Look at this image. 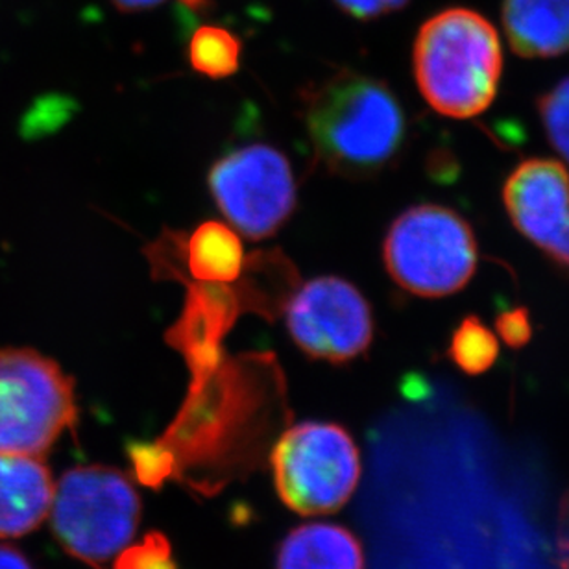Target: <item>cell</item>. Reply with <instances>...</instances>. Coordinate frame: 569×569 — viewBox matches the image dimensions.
<instances>
[{
	"label": "cell",
	"mask_w": 569,
	"mask_h": 569,
	"mask_svg": "<svg viewBox=\"0 0 569 569\" xmlns=\"http://www.w3.org/2000/svg\"><path fill=\"white\" fill-rule=\"evenodd\" d=\"M496 329H498L499 337H501L505 345L515 348V350L523 348L532 337L529 312H527V309H520V307L499 312V317L496 318Z\"/></svg>",
	"instance_id": "cell-18"
},
{
	"label": "cell",
	"mask_w": 569,
	"mask_h": 569,
	"mask_svg": "<svg viewBox=\"0 0 569 569\" xmlns=\"http://www.w3.org/2000/svg\"><path fill=\"white\" fill-rule=\"evenodd\" d=\"M503 27L516 54H565L569 50V0H505Z\"/></svg>",
	"instance_id": "cell-11"
},
{
	"label": "cell",
	"mask_w": 569,
	"mask_h": 569,
	"mask_svg": "<svg viewBox=\"0 0 569 569\" xmlns=\"http://www.w3.org/2000/svg\"><path fill=\"white\" fill-rule=\"evenodd\" d=\"M209 191L231 228L252 241L278 233L298 198L289 159L269 144L237 148L214 161Z\"/></svg>",
	"instance_id": "cell-7"
},
{
	"label": "cell",
	"mask_w": 569,
	"mask_h": 569,
	"mask_svg": "<svg viewBox=\"0 0 569 569\" xmlns=\"http://www.w3.org/2000/svg\"><path fill=\"white\" fill-rule=\"evenodd\" d=\"M78 422L74 381L30 348H0V453L41 457Z\"/></svg>",
	"instance_id": "cell-5"
},
{
	"label": "cell",
	"mask_w": 569,
	"mask_h": 569,
	"mask_svg": "<svg viewBox=\"0 0 569 569\" xmlns=\"http://www.w3.org/2000/svg\"><path fill=\"white\" fill-rule=\"evenodd\" d=\"M562 569H569V560H565V562H562Z\"/></svg>",
	"instance_id": "cell-23"
},
{
	"label": "cell",
	"mask_w": 569,
	"mask_h": 569,
	"mask_svg": "<svg viewBox=\"0 0 569 569\" xmlns=\"http://www.w3.org/2000/svg\"><path fill=\"white\" fill-rule=\"evenodd\" d=\"M274 569H365L361 542L346 527L303 523L283 538Z\"/></svg>",
	"instance_id": "cell-12"
},
{
	"label": "cell",
	"mask_w": 569,
	"mask_h": 569,
	"mask_svg": "<svg viewBox=\"0 0 569 569\" xmlns=\"http://www.w3.org/2000/svg\"><path fill=\"white\" fill-rule=\"evenodd\" d=\"M54 481L38 457L0 453V538L36 531L50 515Z\"/></svg>",
	"instance_id": "cell-10"
},
{
	"label": "cell",
	"mask_w": 569,
	"mask_h": 569,
	"mask_svg": "<svg viewBox=\"0 0 569 569\" xmlns=\"http://www.w3.org/2000/svg\"><path fill=\"white\" fill-rule=\"evenodd\" d=\"M543 253H546L555 264H559L562 269L569 270V224L566 226L565 231L551 242V247Z\"/></svg>",
	"instance_id": "cell-21"
},
{
	"label": "cell",
	"mask_w": 569,
	"mask_h": 569,
	"mask_svg": "<svg viewBox=\"0 0 569 569\" xmlns=\"http://www.w3.org/2000/svg\"><path fill=\"white\" fill-rule=\"evenodd\" d=\"M119 10L128 11H144L152 10L156 6L163 4L164 0H111ZM183 4L189 6L192 10H200L203 6H208V0H180Z\"/></svg>",
	"instance_id": "cell-20"
},
{
	"label": "cell",
	"mask_w": 569,
	"mask_h": 569,
	"mask_svg": "<svg viewBox=\"0 0 569 569\" xmlns=\"http://www.w3.org/2000/svg\"><path fill=\"white\" fill-rule=\"evenodd\" d=\"M448 353L462 372L481 376L498 361V337L481 318L466 317L451 335Z\"/></svg>",
	"instance_id": "cell-15"
},
{
	"label": "cell",
	"mask_w": 569,
	"mask_h": 569,
	"mask_svg": "<svg viewBox=\"0 0 569 569\" xmlns=\"http://www.w3.org/2000/svg\"><path fill=\"white\" fill-rule=\"evenodd\" d=\"M276 490L301 516L331 515L356 492L361 460L350 432L329 422H301L270 451Z\"/></svg>",
	"instance_id": "cell-6"
},
{
	"label": "cell",
	"mask_w": 569,
	"mask_h": 569,
	"mask_svg": "<svg viewBox=\"0 0 569 569\" xmlns=\"http://www.w3.org/2000/svg\"><path fill=\"white\" fill-rule=\"evenodd\" d=\"M113 569H180L172 557L169 540L161 532H148L141 542L122 549Z\"/></svg>",
	"instance_id": "cell-17"
},
{
	"label": "cell",
	"mask_w": 569,
	"mask_h": 569,
	"mask_svg": "<svg viewBox=\"0 0 569 569\" xmlns=\"http://www.w3.org/2000/svg\"><path fill=\"white\" fill-rule=\"evenodd\" d=\"M477 241L453 209L423 203L392 222L383 242L390 278L420 298H443L470 283L477 270Z\"/></svg>",
	"instance_id": "cell-4"
},
{
	"label": "cell",
	"mask_w": 569,
	"mask_h": 569,
	"mask_svg": "<svg viewBox=\"0 0 569 569\" xmlns=\"http://www.w3.org/2000/svg\"><path fill=\"white\" fill-rule=\"evenodd\" d=\"M412 63L418 89L432 110L473 119L498 94L503 50L492 22L477 11L451 8L423 22Z\"/></svg>",
	"instance_id": "cell-2"
},
{
	"label": "cell",
	"mask_w": 569,
	"mask_h": 569,
	"mask_svg": "<svg viewBox=\"0 0 569 569\" xmlns=\"http://www.w3.org/2000/svg\"><path fill=\"white\" fill-rule=\"evenodd\" d=\"M301 117L318 161L351 180L381 174L406 144L400 100L387 83L361 72L345 69L303 91Z\"/></svg>",
	"instance_id": "cell-1"
},
{
	"label": "cell",
	"mask_w": 569,
	"mask_h": 569,
	"mask_svg": "<svg viewBox=\"0 0 569 569\" xmlns=\"http://www.w3.org/2000/svg\"><path fill=\"white\" fill-rule=\"evenodd\" d=\"M287 331L307 357L345 365L365 356L373 340V312L356 284L320 276L287 301Z\"/></svg>",
	"instance_id": "cell-8"
},
{
	"label": "cell",
	"mask_w": 569,
	"mask_h": 569,
	"mask_svg": "<svg viewBox=\"0 0 569 569\" xmlns=\"http://www.w3.org/2000/svg\"><path fill=\"white\" fill-rule=\"evenodd\" d=\"M538 113L551 147L569 164V78L540 97Z\"/></svg>",
	"instance_id": "cell-16"
},
{
	"label": "cell",
	"mask_w": 569,
	"mask_h": 569,
	"mask_svg": "<svg viewBox=\"0 0 569 569\" xmlns=\"http://www.w3.org/2000/svg\"><path fill=\"white\" fill-rule=\"evenodd\" d=\"M241 41L236 33L214 24L198 27L187 47L192 69L213 80L233 77L241 67Z\"/></svg>",
	"instance_id": "cell-14"
},
{
	"label": "cell",
	"mask_w": 569,
	"mask_h": 569,
	"mask_svg": "<svg viewBox=\"0 0 569 569\" xmlns=\"http://www.w3.org/2000/svg\"><path fill=\"white\" fill-rule=\"evenodd\" d=\"M333 2L345 13L356 17L359 21H372V19L389 16L392 11L401 10L409 0H333Z\"/></svg>",
	"instance_id": "cell-19"
},
{
	"label": "cell",
	"mask_w": 569,
	"mask_h": 569,
	"mask_svg": "<svg viewBox=\"0 0 569 569\" xmlns=\"http://www.w3.org/2000/svg\"><path fill=\"white\" fill-rule=\"evenodd\" d=\"M141 498L132 481L110 466H78L66 471L50 507L52 531L61 549L102 569L128 548L138 531Z\"/></svg>",
	"instance_id": "cell-3"
},
{
	"label": "cell",
	"mask_w": 569,
	"mask_h": 569,
	"mask_svg": "<svg viewBox=\"0 0 569 569\" xmlns=\"http://www.w3.org/2000/svg\"><path fill=\"white\" fill-rule=\"evenodd\" d=\"M183 247L186 272L194 283L231 284L241 280L247 269L248 258L244 256L241 237L230 226L209 220L198 226L191 236L187 237Z\"/></svg>",
	"instance_id": "cell-13"
},
{
	"label": "cell",
	"mask_w": 569,
	"mask_h": 569,
	"mask_svg": "<svg viewBox=\"0 0 569 569\" xmlns=\"http://www.w3.org/2000/svg\"><path fill=\"white\" fill-rule=\"evenodd\" d=\"M0 569H36V566L21 551L0 546Z\"/></svg>",
	"instance_id": "cell-22"
},
{
	"label": "cell",
	"mask_w": 569,
	"mask_h": 569,
	"mask_svg": "<svg viewBox=\"0 0 569 569\" xmlns=\"http://www.w3.org/2000/svg\"><path fill=\"white\" fill-rule=\"evenodd\" d=\"M503 202L516 230L546 252L569 224V172L555 159L521 161L505 181Z\"/></svg>",
	"instance_id": "cell-9"
}]
</instances>
